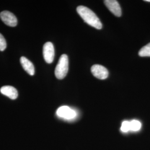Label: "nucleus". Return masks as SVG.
I'll use <instances>...</instances> for the list:
<instances>
[{
    "label": "nucleus",
    "instance_id": "obj_1",
    "mask_svg": "<svg viewBox=\"0 0 150 150\" xmlns=\"http://www.w3.org/2000/svg\"><path fill=\"white\" fill-rule=\"evenodd\" d=\"M77 11L81 17L87 24L98 30L102 28L101 22L96 15L90 8L83 6H79L77 8Z\"/></svg>",
    "mask_w": 150,
    "mask_h": 150
},
{
    "label": "nucleus",
    "instance_id": "obj_2",
    "mask_svg": "<svg viewBox=\"0 0 150 150\" xmlns=\"http://www.w3.org/2000/svg\"><path fill=\"white\" fill-rule=\"evenodd\" d=\"M69 71V59L68 56L64 54L59 58V62L56 66L54 74L57 79L62 80L64 79Z\"/></svg>",
    "mask_w": 150,
    "mask_h": 150
},
{
    "label": "nucleus",
    "instance_id": "obj_3",
    "mask_svg": "<svg viewBox=\"0 0 150 150\" xmlns=\"http://www.w3.org/2000/svg\"><path fill=\"white\" fill-rule=\"evenodd\" d=\"M43 58L47 64H51L54 59V49L53 44L47 42L43 45Z\"/></svg>",
    "mask_w": 150,
    "mask_h": 150
},
{
    "label": "nucleus",
    "instance_id": "obj_4",
    "mask_svg": "<svg viewBox=\"0 0 150 150\" xmlns=\"http://www.w3.org/2000/svg\"><path fill=\"white\" fill-rule=\"evenodd\" d=\"M91 72L97 79L105 80L108 76V71L106 67L100 64H94L91 67Z\"/></svg>",
    "mask_w": 150,
    "mask_h": 150
},
{
    "label": "nucleus",
    "instance_id": "obj_5",
    "mask_svg": "<svg viewBox=\"0 0 150 150\" xmlns=\"http://www.w3.org/2000/svg\"><path fill=\"white\" fill-rule=\"evenodd\" d=\"M0 17L2 21L7 26L15 27L17 25V19L16 16L10 11H4L1 12L0 13Z\"/></svg>",
    "mask_w": 150,
    "mask_h": 150
},
{
    "label": "nucleus",
    "instance_id": "obj_6",
    "mask_svg": "<svg viewBox=\"0 0 150 150\" xmlns=\"http://www.w3.org/2000/svg\"><path fill=\"white\" fill-rule=\"evenodd\" d=\"M57 115L61 118L66 120H71L76 116V112L70 107L64 106L58 108L57 110Z\"/></svg>",
    "mask_w": 150,
    "mask_h": 150
},
{
    "label": "nucleus",
    "instance_id": "obj_7",
    "mask_svg": "<svg viewBox=\"0 0 150 150\" xmlns=\"http://www.w3.org/2000/svg\"><path fill=\"white\" fill-rule=\"evenodd\" d=\"M104 3L108 10L111 11L115 16L120 17L122 15L121 8L118 2L115 0H105Z\"/></svg>",
    "mask_w": 150,
    "mask_h": 150
},
{
    "label": "nucleus",
    "instance_id": "obj_8",
    "mask_svg": "<svg viewBox=\"0 0 150 150\" xmlns=\"http://www.w3.org/2000/svg\"><path fill=\"white\" fill-rule=\"evenodd\" d=\"M0 91L2 94L12 100H15L18 97V92L16 88L11 86H5L1 88Z\"/></svg>",
    "mask_w": 150,
    "mask_h": 150
},
{
    "label": "nucleus",
    "instance_id": "obj_9",
    "mask_svg": "<svg viewBox=\"0 0 150 150\" xmlns=\"http://www.w3.org/2000/svg\"><path fill=\"white\" fill-rule=\"evenodd\" d=\"M20 62L23 69L25 70L29 75L33 76L35 74V67L32 62L26 58L25 57H21L20 59Z\"/></svg>",
    "mask_w": 150,
    "mask_h": 150
},
{
    "label": "nucleus",
    "instance_id": "obj_10",
    "mask_svg": "<svg viewBox=\"0 0 150 150\" xmlns=\"http://www.w3.org/2000/svg\"><path fill=\"white\" fill-rule=\"evenodd\" d=\"M139 54L141 57H150V43L141 48L139 50Z\"/></svg>",
    "mask_w": 150,
    "mask_h": 150
},
{
    "label": "nucleus",
    "instance_id": "obj_11",
    "mask_svg": "<svg viewBox=\"0 0 150 150\" xmlns=\"http://www.w3.org/2000/svg\"><path fill=\"white\" fill-rule=\"evenodd\" d=\"M130 122V130L138 131L141 128V123L137 120H132Z\"/></svg>",
    "mask_w": 150,
    "mask_h": 150
},
{
    "label": "nucleus",
    "instance_id": "obj_12",
    "mask_svg": "<svg viewBox=\"0 0 150 150\" xmlns=\"http://www.w3.org/2000/svg\"><path fill=\"white\" fill-rule=\"evenodd\" d=\"M121 130L123 132H127L129 131L130 130V122L127 121L123 122L121 125Z\"/></svg>",
    "mask_w": 150,
    "mask_h": 150
},
{
    "label": "nucleus",
    "instance_id": "obj_13",
    "mask_svg": "<svg viewBox=\"0 0 150 150\" xmlns=\"http://www.w3.org/2000/svg\"><path fill=\"white\" fill-rule=\"evenodd\" d=\"M7 46V43L5 38L0 33V51H3L5 50Z\"/></svg>",
    "mask_w": 150,
    "mask_h": 150
},
{
    "label": "nucleus",
    "instance_id": "obj_14",
    "mask_svg": "<svg viewBox=\"0 0 150 150\" xmlns=\"http://www.w3.org/2000/svg\"><path fill=\"white\" fill-rule=\"evenodd\" d=\"M145 1H147V2H150V0H146Z\"/></svg>",
    "mask_w": 150,
    "mask_h": 150
}]
</instances>
